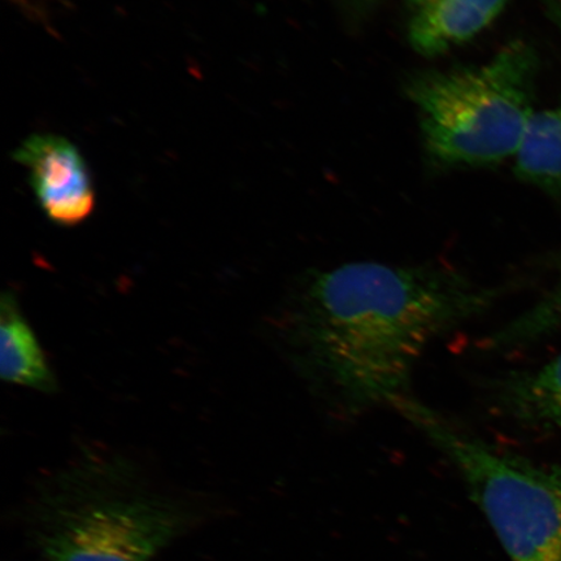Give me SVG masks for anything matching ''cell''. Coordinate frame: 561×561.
<instances>
[{"instance_id":"1","label":"cell","mask_w":561,"mask_h":561,"mask_svg":"<svg viewBox=\"0 0 561 561\" xmlns=\"http://www.w3.org/2000/svg\"><path fill=\"white\" fill-rule=\"evenodd\" d=\"M502 291L440 264L313 271L291 312L294 355L329 412L362 416L409 396L427 346L489 312Z\"/></svg>"},{"instance_id":"2","label":"cell","mask_w":561,"mask_h":561,"mask_svg":"<svg viewBox=\"0 0 561 561\" xmlns=\"http://www.w3.org/2000/svg\"><path fill=\"white\" fill-rule=\"evenodd\" d=\"M538 56L510 42L485 65L425 72L409 83L427 157L445 168H489L516 157L535 115Z\"/></svg>"},{"instance_id":"3","label":"cell","mask_w":561,"mask_h":561,"mask_svg":"<svg viewBox=\"0 0 561 561\" xmlns=\"http://www.w3.org/2000/svg\"><path fill=\"white\" fill-rule=\"evenodd\" d=\"M392 409L456 468L512 561H561V465L500 453L411 396Z\"/></svg>"},{"instance_id":"4","label":"cell","mask_w":561,"mask_h":561,"mask_svg":"<svg viewBox=\"0 0 561 561\" xmlns=\"http://www.w3.org/2000/svg\"><path fill=\"white\" fill-rule=\"evenodd\" d=\"M173 518L140 503H110L77 512L46 538L51 561H150L170 541Z\"/></svg>"},{"instance_id":"5","label":"cell","mask_w":561,"mask_h":561,"mask_svg":"<svg viewBox=\"0 0 561 561\" xmlns=\"http://www.w3.org/2000/svg\"><path fill=\"white\" fill-rule=\"evenodd\" d=\"M13 159L25 168L35 199L55 226L72 228L93 215V175L70 140L50 133L32 135L13 151Z\"/></svg>"},{"instance_id":"6","label":"cell","mask_w":561,"mask_h":561,"mask_svg":"<svg viewBox=\"0 0 561 561\" xmlns=\"http://www.w3.org/2000/svg\"><path fill=\"white\" fill-rule=\"evenodd\" d=\"M508 0H407V34L425 58H436L485 32Z\"/></svg>"},{"instance_id":"7","label":"cell","mask_w":561,"mask_h":561,"mask_svg":"<svg viewBox=\"0 0 561 561\" xmlns=\"http://www.w3.org/2000/svg\"><path fill=\"white\" fill-rule=\"evenodd\" d=\"M490 410L517 426L561 431V353L537 369L510 371L486 385Z\"/></svg>"},{"instance_id":"8","label":"cell","mask_w":561,"mask_h":561,"mask_svg":"<svg viewBox=\"0 0 561 561\" xmlns=\"http://www.w3.org/2000/svg\"><path fill=\"white\" fill-rule=\"evenodd\" d=\"M0 374L7 382L39 391H51L55 386L44 350L9 293L0 306Z\"/></svg>"},{"instance_id":"9","label":"cell","mask_w":561,"mask_h":561,"mask_svg":"<svg viewBox=\"0 0 561 561\" xmlns=\"http://www.w3.org/2000/svg\"><path fill=\"white\" fill-rule=\"evenodd\" d=\"M515 160L518 179L561 195V102L535 112Z\"/></svg>"},{"instance_id":"10","label":"cell","mask_w":561,"mask_h":561,"mask_svg":"<svg viewBox=\"0 0 561 561\" xmlns=\"http://www.w3.org/2000/svg\"><path fill=\"white\" fill-rule=\"evenodd\" d=\"M561 331V263L556 283L528 310L491 333L483 347L490 353H504L533 345Z\"/></svg>"},{"instance_id":"11","label":"cell","mask_w":561,"mask_h":561,"mask_svg":"<svg viewBox=\"0 0 561 561\" xmlns=\"http://www.w3.org/2000/svg\"><path fill=\"white\" fill-rule=\"evenodd\" d=\"M546 3L553 24L559 27L561 33V0H546Z\"/></svg>"}]
</instances>
